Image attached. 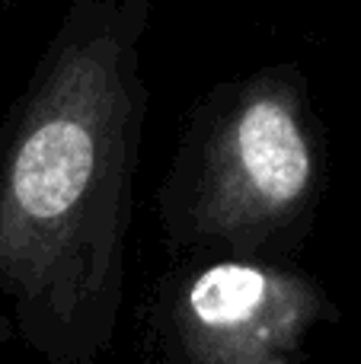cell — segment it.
Masks as SVG:
<instances>
[{"instance_id":"obj_1","label":"cell","mask_w":361,"mask_h":364,"mask_svg":"<svg viewBox=\"0 0 361 364\" xmlns=\"http://www.w3.org/2000/svg\"><path fill=\"white\" fill-rule=\"evenodd\" d=\"M151 0H74L0 128V314L42 364H99L125 301Z\"/></svg>"},{"instance_id":"obj_2","label":"cell","mask_w":361,"mask_h":364,"mask_svg":"<svg viewBox=\"0 0 361 364\" xmlns=\"http://www.w3.org/2000/svg\"><path fill=\"white\" fill-rule=\"evenodd\" d=\"M320 182L307 80L279 64L205 96L160 188V224L173 252L279 262L298 243Z\"/></svg>"},{"instance_id":"obj_3","label":"cell","mask_w":361,"mask_h":364,"mask_svg":"<svg viewBox=\"0 0 361 364\" xmlns=\"http://www.w3.org/2000/svg\"><path fill=\"white\" fill-rule=\"evenodd\" d=\"M330 316L307 275L269 259H195L173 275L160 307L166 364H259L291 355Z\"/></svg>"},{"instance_id":"obj_4","label":"cell","mask_w":361,"mask_h":364,"mask_svg":"<svg viewBox=\"0 0 361 364\" xmlns=\"http://www.w3.org/2000/svg\"><path fill=\"white\" fill-rule=\"evenodd\" d=\"M259 364H294L288 355H272V358H266V361H259Z\"/></svg>"}]
</instances>
